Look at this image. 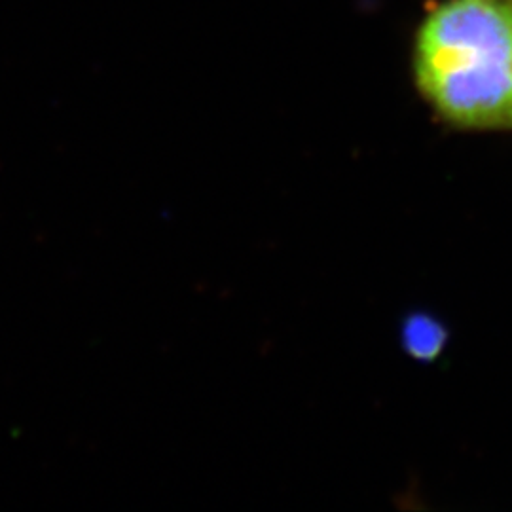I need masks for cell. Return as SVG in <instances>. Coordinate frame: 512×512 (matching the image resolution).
<instances>
[{
  "instance_id": "1",
  "label": "cell",
  "mask_w": 512,
  "mask_h": 512,
  "mask_svg": "<svg viewBox=\"0 0 512 512\" xmlns=\"http://www.w3.org/2000/svg\"><path fill=\"white\" fill-rule=\"evenodd\" d=\"M414 80L459 129H512V0H440L421 19Z\"/></svg>"
},
{
  "instance_id": "2",
  "label": "cell",
  "mask_w": 512,
  "mask_h": 512,
  "mask_svg": "<svg viewBox=\"0 0 512 512\" xmlns=\"http://www.w3.org/2000/svg\"><path fill=\"white\" fill-rule=\"evenodd\" d=\"M404 346L418 359H435L444 346L446 332L439 321L427 315H414L404 325Z\"/></svg>"
}]
</instances>
